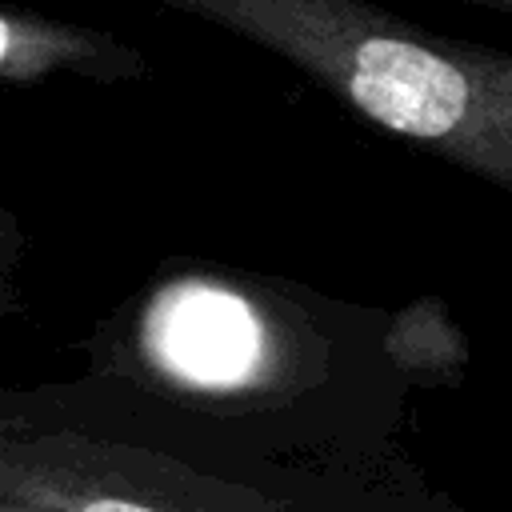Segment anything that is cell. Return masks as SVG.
Instances as JSON below:
<instances>
[{
    "label": "cell",
    "instance_id": "6da1fadb",
    "mask_svg": "<svg viewBox=\"0 0 512 512\" xmlns=\"http://www.w3.org/2000/svg\"><path fill=\"white\" fill-rule=\"evenodd\" d=\"M304 68L372 124L512 196V56L448 40L364 0H156Z\"/></svg>",
    "mask_w": 512,
    "mask_h": 512
},
{
    "label": "cell",
    "instance_id": "7a4b0ae2",
    "mask_svg": "<svg viewBox=\"0 0 512 512\" xmlns=\"http://www.w3.org/2000/svg\"><path fill=\"white\" fill-rule=\"evenodd\" d=\"M148 344L172 376L200 388L248 380L264 348L256 312L236 292L208 284L168 292L148 320Z\"/></svg>",
    "mask_w": 512,
    "mask_h": 512
},
{
    "label": "cell",
    "instance_id": "3957f363",
    "mask_svg": "<svg viewBox=\"0 0 512 512\" xmlns=\"http://www.w3.org/2000/svg\"><path fill=\"white\" fill-rule=\"evenodd\" d=\"M84 512H148V508H140V504H124V500H96V504H88Z\"/></svg>",
    "mask_w": 512,
    "mask_h": 512
},
{
    "label": "cell",
    "instance_id": "277c9868",
    "mask_svg": "<svg viewBox=\"0 0 512 512\" xmlns=\"http://www.w3.org/2000/svg\"><path fill=\"white\" fill-rule=\"evenodd\" d=\"M468 4H488V8H512V0H468Z\"/></svg>",
    "mask_w": 512,
    "mask_h": 512
}]
</instances>
